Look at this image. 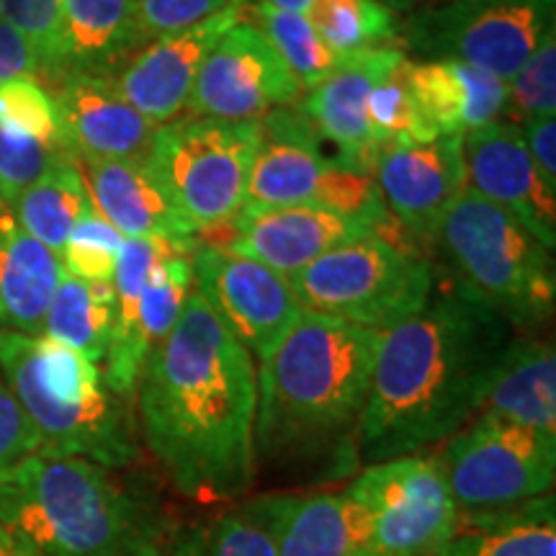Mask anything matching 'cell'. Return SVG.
I'll return each instance as SVG.
<instances>
[{"label":"cell","instance_id":"6da1fadb","mask_svg":"<svg viewBox=\"0 0 556 556\" xmlns=\"http://www.w3.org/2000/svg\"><path fill=\"white\" fill-rule=\"evenodd\" d=\"M135 392L144 448L180 497L235 503L253 486L258 366L197 289Z\"/></svg>","mask_w":556,"mask_h":556},{"label":"cell","instance_id":"7a4b0ae2","mask_svg":"<svg viewBox=\"0 0 556 556\" xmlns=\"http://www.w3.org/2000/svg\"><path fill=\"white\" fill-rule=\"evenodd\" d=\"M516 330L454 278L438 283L428 304L384 330L358 430L368 464L428 454L482 409L486 389Z\"/></svg>","mask_w":556,"mask_h":556},{"label":"cell","instance_id":"3957f363","mask_svg":"<svg viewBox=\"0 0 556 556\" xmlns=\"http://www.w3.org/2000/svg\"><path fill=\"white\" fill-rule=\"evenodd\" d=\"M381 332L299 312L258 364L255 464L317 469L323 479L353 471Z\"/></svg>","mask_w":556,"mask_h":556},{"label":"cell","instance_id":"277c9868","mask_svg":"<svg viewBox=\"0 0 556 556\" xmlns=\"http://www.w3.org/2000/svg\"><path fill=\"white\" fill-rule=\"evenodd\" d=\"M0 523L45 556H165L173 531L127 469L41 451L0 475Z\"/></svg>","mask_w":556,"mask_h":556},{"label":"cell","instance_id":"5b68a950","mask_svg":"<svg viewBox=\"0 0 556 556\" xmlns=\"http://www.w3.org/2000/svg\"><path fill=\"white\" fill-rule=\"evenodd\" d=\"M0 374L39 435L41 454L78 456L111 469L139 462L127 400L101 366L45 336L0 330Z\"/></svg>","mask_w":556,"mask_h":556},{"label":"cell","instance_id":"8992f818","mask_svg":"<svg viewBox=\"0 0 556 556\" xmlns=\"http://www.w3.org/2000/svg\"><path fill=\"white\" fill-rule=\"evenodd\" d=\"M433 248L448 278L500 312L516 332H541L552 323L554 253L469 186L443 214Z\"/></svg>","mask_w":556,"mask_h":556},{"label":"cell","instance_id":"52a82bcc","mask_svg":"<svg viewBox=\"0 0 556 556\" xmlns=\"http://www.w3.org/2000/svg\"><path fill=\"white\" fill-rule=\"evenodd\" d=\"M435 274L415 242L368 235L325 253L289 283L304 312L384 332L426 307Z\"/></svg>","mask_w":556,"mask_h":556},{"label":"cell","instance_id":"ba28073f","mask_svg":"<svg viewBox=\"0 0 556 556\" xmlns=\"http://www.w3.org/2000/svg\"><path fill=\"white\" fill-rule=\"evenodd\" d=\"M255 137V122L206 116H176L155 129L144 160L197 235L227 225L242 212Z\"/></svg>","mask_w":556,"mask_h":556},{"label":"cell","instance_id":"9c48e42d","mask_svg":"<svg viewBox=\"0 0 556 556\" xmlns=\"http://www.w3.org/2000/svg\"><path fill=\"white\" fill-rule=\"evenodd\" d=\"M554 21L556 0H443L407 13L400 41L417 62H464L507 83Z\"/></svg>","mask_w":556,"mask_h":556},{"label":"cell","instance_id":"30bf717a","mask_svg":"<svg viewBox=\"0 0 556 556\" xmlns=\"http://www.w3.org/2000/svg\"><path fill=\"white\" fill-rule=\"evenodd\" d=\"M458 513L513 507L554 492L556 435L477 415L435 454Z\"/></svg>","mask_w":556,"mask_h":556},{"label":"cell","instance_id":"8fae6325","mask_svg":"<svg viewBox=\"0 0 556 556\" xmlns=\"http://www.w3.org/2000/svg\"><path fill=\"white\" fill-rule=\"evenodd\" d=\"M343 492L364 507L381 556H435L462 518L435 454L368 464Z\"/></svg>","mask_w":556,"mask_h":556},{"label":"cell","instance_id":"7c38bea8","mask_svg":"<svg viewBox=\"0 0 556 556\" xmlns=\"http://www.w3.org/2000/svg\"><path fill=\"white\" fill-rule=\"evenodd\" d=\"M302 96L287 62L270 41L245 18L222 37L206 54L191 99L189 116L225 122H258L268 111L291 106Z\"/></svg>","mask_w":556,"mask_h":556},{"label":"cell","instance_id":"4fadbf2b","mask_svg":"<svg viewBox=\"0 0 556 556\" xmlns=\"http://www.w3.org/2000/svg\"><path fill=\"white\" fill-rule=\"evenodd\" d=\"M193 283L255 364L270 356L299 317L289 278L258 261L212 245H193Z\"/></svg>","mask_w":556,"mask_h":556},{"label":"cell","instance_id":"5bb4252c","mask_svg":"<svg viewBox=\"0 0 556 556\" xmlns=\"http://www.w3.org/2000/svg\"><path fill=\"white\" fill-rule=\"evenodd\" d=\"M235 222L229 253L245 255L281 276H294L309 263L345 242L379 235L392 240L394 229L379 222L340 212L325 204H302L281 208H242Z\"/></svg>","mask_w":556,"mask_h":556},{"label":"cell","instance_id":"9a60e30c","mask_svg":"<svg viewBox=\"0 0 556 556\" xmlns=\"http://www.w3.org/2000/svg\"><path fill=\"white\" fill-rule=\"evenodd\" d=\"M248 0H232L191 29L148 41L111 75L119 96L144 119L168 124L186 111L206 54L242 18Z\"/></svg>","mask_w":556,"mask_h":556},{"label":"cell","instance_id":"2e32d148","mask_svg":"<svg viewBox=\"0 0 556 556\" xmlns=\"http://www.w3.org/2000/svg\"><path fill=\"white\" fill-rule=\"evenodd\" d=\"M467 186L518 219L541 245L556 248V191L528 155L520 127L492 122L462 137Z\"/></svg>","mask_w":556,"mask_h":556},{"label":"cell","instance_id":"e0dca14e","mask_svg":"<svg viewBox=\"0 0 556 556\" xmlns=\"http://www.w3.org/2000/svg\"><path fill=\"white\" fill-rule=\"evenodd\" d=\"M374 186L389 217L415 238L433 245L446 208L467 189L462 137H438L417 148L379 152Z\"/></svg>","mask_w":556,"mask_h":556},{"label":"cell","instance_id":"ac0fdd59","mask_svg":"<svg viewBox=\"0 0 556 556\" xmlns=\"http://www.w3.org/2000/svg\"><path fill=\"white\" fill-rule=\"evenodd\" d=\"M238 507L268 533L278 556H381L364 507L345 492H270Z\"/></svg>","mask_w":556,"mask_h":556},{"label":"cell","instance_id":"d6986e66","mask_svg":"<svg viewBox=\"0 0 556 556\" xmlns=\"http://www.w3.org/2000/svg\"><path fill=\"white\" fill-rule=\"evenodd\" d=\"M245 206L281 208L317 204L332 160L296 103L268 111L258 122Z\"/></svg>","mask_w":556,"mask_h":556},{"label":"cell","instance_id":"ffe728a7","mask_svg":"<svg viewBox=\"0 0 556 556\" xmlns=\"http://www.w3.org/2000/svg\"><path fill=\"white\" fill-rule=\"evenodd\" d=\"M405 58V50L397 45L358 54L307 93L302 114L317 131L319 142H328L336 150L332 163L338 168L374 178L379 152L368 135V96L389 70L397 67Z\"/></svg>","mask_w":556,"mask_h":556},{"label":"cell","instance_id":"44dd1931","mask_svg":"<svg viewBox=\"0 0 556 556\" xmlns=\"http://www.w3.org/2000/svg\"><path fill=\"white\" fill-rule=\"evenodd\" d=\"M50 93L78 163L148 157L157 127L122 99L109 75L70 73L52 83Z\"/></svg>","mask_w":556,"mask_h":556},{"label":"cell","instance_id":"7402d4cb","mask_svg":"<svg viewBox=\"0 0 556 556\" xmlns=\"http://www.w3.org/2000/svg\"><path fill=\"white\" fill-rule=\"evenodd\" d=\"M96 212L124 240H168L197 245L193 229L180 219L148 160H93L80 163Z\"/></svg>","mask_w":556,"mask_h":556},{"label":"cell","instance_id":"603a6c76","mask_svg":"<svg viewBox=\"0 0 556 556\" xmlns=\"http://www.w3.org/2000/svg\"><path fill=\"white\" fill-rule=\"evenodd\" d=\"M409 86L438 137H464L500 122L507 106V83L464 62H407Z\"/></svg>","mask_w":556,"mask_h":556},{"label":"cell","instance_id":"cb8c5ba5","mask_svg":"<svg viewBox=\"0 0 556 556\" xmlns=\"http://www.w3.org/2000/svg\"><path fill=\"white\" fill-rule=\"evenodd\" d=\"M479 415L556 435V351L539 332H516Z\"/></svg>","mask_w":556,"mask_h":556},{"label":"cell","instance_id":"d4e9b609","mask_svg":"<svg viewBox=\"0 0 556 556\" xmlns=\"http://www.w3.org/2000/svg\"><path fill=\"white\" fill-rule=\"evenodd\" d=\"M62 270L58 255L26 235L11 204L0 201V330L41 336Z\"/></svg>","mask_w":556,"mask_h":556},{"label":"cell","instance_id":"484cf974","mask_svg":"<svg viewBox=\"0 0 556 556\" xmlns=\"http://www.w3.org/2000/svg\"><path fill=\"white\" fill-rule=\"evenodd\" d=\"M435 556H556V497L462 513L456 533Z\"/></svg>","mask_w":556,"mask_h":556},{"label":"cell","instance_id":"4316f807","mask_svg":"<svg viewBox=\"0 0 556 556\" xmlns=\"http://www.w3.org/2000/svg\"><path fill=\"white\" fill-rule=\"evenodd\" d=\"M191 253L193 250H176L152 270L148 283H144L127 353L114 371L103 374L111 392L119 394L122 400H129L135 394L144 361L176 328L180 312L186 307V299L193 291Z\"/></svg>","mask_w":556,"mask_h":556},{"label":"cell","instance_id":"83f0119b","mask_svg":"<svg viewBox=\"0 0 556 556\" xmlns=\"http://www.w3.org/2000/svg\"><path fill=\"white\" fill-rule=\"evenodd\" d=\"M67 75H114L139 47L135 0H62Z\"/></svg>","mask_w":556,"mask_h":556},{"label":"cell","instance_id":"f1b7e54d","mask_svg":"<svg viewBox=\"0 0 556 556\" xmlns=\"http://www.w3.org/2000/svg\"><path fill=\"white\" fill-rule=\"evenodd\" d=\"M11 208L21 229L60 258L73 229L93 208L83 165L75 157L54 163Z\"/></svg>","mask_w":556,"mask_h":556},{"label":"cell","instance_id":"f546056e","mask_svg":"<svg viewBox=\"0 0 556 556\" xmlns=\"http://www.w3.org/2000/svg\"><path fill=\"white\" fill-rule=\"evenodd\" d=\"M111 317H114L111 283H88L62 270L41 336L83 353L96 366H103L111 343Z\"/></svg>","mask_w":556,"mask_h":556},{"label":"cell","instance_id":"4dcf8cb0","mask_svg":"<svg viewBox=\"0 0 556 556\" xmlns=\"http://www.w3.org/2000/svg\"><path fill=\"white\" fill-rule=\"evenodd\" d=\"M304 16L340 62L400 41L402 16L379 0H312Z\"/></svg>","mask_w":556,"mask_h":556},{"label":"cell","instance_id":"1f68e13d","mask_svg":"<svg viewBox=\"0 0 556 556\" xmlns=\"http://www.w3.org/2000/svg\"><path fill=\"white\" fill-rule=\"evenodd\" d=\"M242 18L250 21L270 41V47L278 52V58L287 62L302 90L319 86L343 65L330 52V47L319 39V34L312 29L307 16L278 11L263 0H248L245 9H242Z\"/></svg>","mask_w":556,"mask_h":556},{"label":"cell","instance_id":"d6a6232c","mask_svg":"<svg viewBox=\"0 0 556 556\" xmlns=\"http://www.w3.org/2000/svg\"><path fill=\"white\" fill-rule=\"evenodd\" d=\"M405 58L397 67H392L374 86L371 96H368V135L377 152L394 150V148H417L438 139V135L430 127L426 116H422L417 99L409 86Z\"/></svg>","mask_w":556,"mask_h":556},{"label":"cell","instance_id":"836d02e7","mask_svg":"<svg viewBox=\"0 0 556 556\" xmlns=\"http://www.w3.org/2000/svg\"><path fill=\"white\" fill-rule=\"evenodd\" d=\"M165 556H278L274 541L240 507L173 528Z\"/></svg>","mask_w":556,"mask_h":556},{"label":"cell","instance_id":"e575fe53","mask_svg":"<svg viewBox=\"0 0 556 556\" xmlns=\"http://www.w3.org/2000/svg\"><path fill=\"white\" fill-rule=\"evenodd\" d=\"M0 21L31 47L39 78L58 83L67 75L62 0H0Z\"/></svg>","mask_w":556,"mask_h":556},{"label":"cell","instance_id":"d590c367","mask_svg":"<svg viewBox=\"0 0 556 556\" xmlns=\"http://www.w3.org/2000/svg\"><path fill=\"white\" fill-rule=\"evenodd\" d=\"M0 124L70 152L65 135H62L58 103H54L50 88L41 86L37 78L0 83Z\"/></svg>","mask_w":556,"mask_h":556},{"label":"cell","instance_id":"8d00e7d4","mask_svg":"<svg viewBox=\"0 0 556 556\" xmlns=\"http://www.w3.org/2000/svg\"><path fill=\"white\" fill-rule=\"evenodd\" d=\"M122 245V235L93 206L67 238L65 250L60 255L62 268L80 281L111 283Z\"/></svg>","mask_w":556,"mask_h":556},{"label":"cell","instance_id":"74e56055","mask_svg":"<svg viewBox=\"0 0 556 556\" xmlns=\"http://www.w3.org/2000/svg\"><path fill=\"white\" fill-rule=\"evenodd\" d=\"M556 111V34L536 47L523 67L507 80L505 116L510 124H520L539 116H554Z\"/></svg>","mask_w":556,"mask_h":556},{"label":"cell","instance_id":"f35d334b","mask_svg":"<svg viewBox=\"0 0 556 556\" xmlns=\"http://www.w3.org/2000/svg\"><path fill=\"white\" fill-rule=\"evenodd\" d=\"M73 157L67 150L21 135L0 124V201L13 204L31 189L60 160Z\"/></svg>","mask_w":556,"mask_h":556},{"label":"cell","instance_id":"ab89813d","mask_svg":"<svg viewBox=\"0 0 556 556\" xmlns=\"http://www.w3.org/2000/svg\"><path fill=\"white\" fill-rule=\"evenodd\" d=\"M229 3L232 0H135L139 34L148 45L152 39L191 29Z\"/></svg>","mask_w":556,"mask_h":556},{"label":"cell","instance_id":"60d3db41","mask_svg":"<svg viewBox=\"0 0 556 556\" xmlns=\"http://www.w3.org/2000/svg\"><path fill=\"white\" fill-rule=\"evenodd\" d=\"M39 451V435L34 433L31 422L26 420L24 409L18 407L3 374H0V475Z\"/></svg>","mask_w":556,"mask_h":556},{"label":"cell","instance_id":"b9f144b4","mask_svg":"<svg viewBox=\"0 0 556 556\" xmlns=\"http://www.w3.org/2000/svg\"><path fill=\"white\" fill-rule=\"evenodd\" d=\"M520 135L541 178L556 191V119L554 116L528 119L520 124Z\"/></svg>","mask_w":556,"mask_h":556},{"label":"cell","instance_id":"7bdbcfd3","mask_svg":"<svg viewBox=\"0 0 556 556\" xmlns=\"http://www.w3.org/2000/svg\"><path fill=\"white\" fill-rule=\"evenodd\" d=\"M16 78L39 80V65L31 47L21 39V34L13 31L5 21H0V83Z\"/></svg>","mask_w":556,"mask_h":556},{"label":"cell","instance_id":"ee69618b","mask_svg":"<svg viewBox=\"0 0 556 556\" xmlns=\"http://www.w3.org/2000/svg\"><path fill=\"white\" fill-rule=\"evenodd\" d=\"M0 556H45L31 541H26L21 533L13 531L5 523H0Z\"/></svg>","mask_w":556,"mask_h":556},{"label":"cell","instance_id":"f6af8a7d","mask_svg":"<svg viewBox=\"0 0 556 556\" xmlns=\"http://www.w3.org/2000/svg\"><path fill=\"white\" fill-rule=\"evenodd\" d=\"M263 3L274 5L278 11H287V13H299V16H304V13L309 11L312 0H263Z\"/></svg>","mask_w":556,"mask_h":556},{"label":"cell","instance_id":"bcb514c9","mask_svg":"<svg viewBox=\"0 0 556 556\" xmlns=\"http://www.w3.org/2000/svg\"><path fill=\"white\" fill-rule=\"evenodd\" d=\"M381 5H387L389 11H394L397 16L402 13H413L415 9H420V0H379Z\"/></svg>","mask_w":556,"mask_h":556},{"label":"cell","instance_id":"7dc6e473","mask_svg":"<svg viewBox=\"0 0 556 556\" xmlns=\"http://www.w3.org/2000/svg\"><path fill=\"white\" fill-rule=\"evenodd\" d=\"M435 3H443V0H435Z\"/></svg>","mask_w":556,"mask_h":556}]
</instances>
